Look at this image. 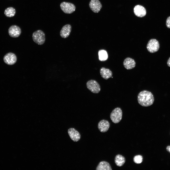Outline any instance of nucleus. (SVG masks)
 I'll return each mask as SVG.
<instances>
[{
    "instance_id": "obj_1",
    "label": "nucleus",
    "mask_w": 170,
    "mask_h": 170,
    "mask_svg": "<svg viewBox=\"0 0 170 170\" xmlns=\"http://www.w3.org/2000/svg\"><path fill=\"white\" fill-rule=\"evenodd\" d=\"M138 103L141 106L145 107L152 105L154 101V98L150 92L144 90L140 92L137 96Z\"/></svg>"
},
{
    "instance_id": "obj_2",
    "label": "nucleus",
    "mask_w": 170,
    "mask_h": 170,
    "mask_svg": "<svg viewBox=\"0 0 170 170\" xmlns=\"http://www.w3.org/2000/svg\"><path fill=\"white\" fill-rule=\"evenodd\" d=\"M32 37L34 41L39 45H42L45 42V34L42 30H38L34 32L33 34Z\"/></svg>"
},
{
    "instance_id": "obj_3",
    "label": "nucleus",
    "mask_w": 170,
    "mask_h": 170,
    "mask_svg": "<svg viewBox=\"0 0 170 170\" xmlns=\"http://www.w3.org/2000/svg\"><path fill=\"white\" fill-rule=\"evenodd\" d=\"M122 111L119 107H116L114 109L111 113L110 117L112 121L117 123L119 122L122 119Z\"/></svg>"
},
{
    "instance_id": "obj_4",
    "label": "nucleus",
    "mask_w": 170,
    "mask_h": 170,
    "mask_svg": "<svg viewBox=\"0 0 170 170\" xmlns=\"http://www.w3.org/2000/svg\"><path fill=\"white\" fill-rule=\"evenodd\" d=\"M87 88L92 93H98L101 90L100 86L96 81L91 80L88 81L86 84Z\"/></svg>"
},
{
    "instance_id": "obj_5",
    "label": "nucleus",
    "mask_w": 170,
    "mask_h": 170,
    "mask_svg": "<svg viewBox=\"0 0 170 170\" xmlns=\"http://www.w3.org/2000/svg\"><path fill=\"white\" fill-rule=\"evenodd\" d=\"M60 6L62 10L66 14H71L75 10L76 7L73 4L68 2H63L60 4Z\"/></svg>"
},
{
    "instance_id": "obj_6",
    "label": "nucleus",
    "mask_w": 170,
    "mask_h": 170,
    "mask_svg": "<svg viewBox=\"0 0 170 170\" xmlns=\"http://www.w3.org/2000/svg\"><path fill=\"white\" fill-rule=\"evenodd\" d=\"M160 45L158 41L154 39H150L147 46L148 50L151 53H154L157 51Z\"/></svg>"
},
{
    "instance_id": "obj_7",
    "label": "nucleus",
    "mask_w": 170,
    "mask_h": 170,
    "mask_svg": "<svg viewBox=\"0 0 170 170\" xmlns=\"http://www.w3.org/2000/svg\"><path fill=\"white\" fill-rule=\"evenodd\" d=\"M17 60L16 55L12 52L7 53L3 57V60L4 63L9 65L14 64L16 62Z\"/></svg>"
},
{
    "instance_id": "obj_8",
    "label": "nucleus",
    "mask_w": 170,
    "mask_h": 170,
    "mask_svg": "<svg viewBox=\"0 0 170 170\" xmlns=\"http://www.w3.org/2000/svg\"><path fill=\"white\" fill-rule=\"evenodd\" d=\"M21 33V30L20 27L16 25H12L10 26L8 29V33L11 37L16 38L18 37Z\"/></svg>"
},
{
    "instance_id": "obj_9",
    "label": "nucleus",
    "mask_w": 170,
    "mask_h": 170,
    "mask_svg": "<svg viewBox=\"0 0 170 170\" xmlns=\"http://www.w3.org/2000/svg\"><path fill=\"white\" fill-rule=\"evenodd\" d=\"M91 10L95 13H98L102 7V4L99 0H91L89 3Z\"/></svg>"
},
{
    "instance_id": "obj_10",
    "label": "nucleus",
    "mask_w": 170,
    "mask_h": 170,
    "mask_svg": "<svg viewBox=\"0 0 170 170\" xmlns=\"http://www.w3.org/2000/svg\"><path fill=\"white\" fill-rule=\"evenodd\" d=\"M134 12L137 17H142L145 16L146 13L145 9L143 6L139 5H136L134 8Z\"/></svg>"
},
{
    "instance_id": "obj_11",
    "label": "nucleus",
    "mask_w": 170,
    "mask_h": 170,
    "mask_svg": "<svg viewBox=\"0 0 170 170\" xmlns=\"http://www.w3.org/2000/svg\"><path fill=\"white\" fill-rule=\"evenodd\" d=\"M68 133L71 139L74 142L78 141L81 138L79 133L74 128H69L68 130Z\"/></svg>"
},
{
    "instance_id": "obj_12",
    "label": "nucleus",
    "mask_w": 170,
    "mask_h": 170,
    "mask_svg": "<svg viewBox=\"0 0 170 170\" xmlns=\"http://www.w3.org/2000/svg\"><path fill=\"white\" fill-rule=\"evenodd\" d=\"M72 29L71 25L69 24L66 25L62 28L60 31V36L64 38H66L68 37Z\"/></svg>"
},
{
    "instance_id": "obj_13",
    "label": "nucleus",
    "mask_w": 170,
    "mask_h": 170,
    "mask_svg": "<svg viewBox=\"0 0 170 170\" xmlns=\"http://www.w3.org/2000/svg\"><path fill=\"white\" fill-rule=\"evenodd\" d=\"M110 126L109 122L106 120L103 119L99 122L98 124V128L101 132H104L108 130Z\"/></svg>"
},
{
    "instance_id": "obj_14",
    "label": "nucleus",
    "mask_w": 170,
    "mask_h": 170,
    "mask_svg": "<svg viewBox=\"0 0 170 170\" xmlns=\"http://www.w3.org/2000/svg\"><path fill=\"white\" fill-rule=\"evenodd\" d=\"M136 62L134 60L129 57L126 58L123 62V65L124 67L128 70L134 68L136 66Z\"/></svg>"
},
{
    "instance_id": "obj_15",
    "label": "nucleus",
    "mask_w": 170,
    "mask_h": 170,
    "mask_svg": "<svg viewBox=\"0 0 170 170\" xmlns=\"http://www.w3.org/2000/svg\"><path fill=\"white\" fill-rule=\"evenodd\" d=\"M100 73L102 77L105 80L111 77L112 75V73L110 70L104 67L101 68Z\"/></svg>"
},
{
    "instance_id": "obj_16",
    "label": "nucleus",
    "mask_w": 170,
    "mask_h": 170,
    "mask_svg": "<svg viewBox=\"0 0 170 170\" xmlns=\"http://www.w3.org/2000/svg\"><path fill=\"white\" fill-rule=\"evenodd\" d=\"M111 166L108 162L105 161L100 162L97 166L96 170H112Z\"/></svg>"
},
{
    "instance_id": "obj_17",
    "label": "nucleus",
    "mask_w": 170,
    "mask_h": 170,
    "mask_svg": "<svg viewBox=\"0 0 170 170\" xmlns=\"http://www.w3.org/2000/svg\"><path fill=\"white\" fill-rule=\"evenodd\" d=\"M115 161L117 166H123L125 163V157L122 155L118 154L116 156Z\"/></svg>"
},
{
    "instance_id": "obj_18",
    "label": "nucleus",
    "mask_w": 170,
    "mask_h": 170,
    "mask_svg": "<svg viewBox=\"0 0 170 170\" xmlns=\"http://www.w3.org/2000/svg\"><path fill=\"white\" fill-rule=\"evenodd\" d=\"M16 13V10L13 8L12 7H8L5 9L4 11L5 15L8 17L14 16Z\"/></svg>"
},
{
    "instance_id": "obj_19",
    "label": "nucleus",
    "mask_w": 170,
    "mask_h": 170,
    "mask_svg": "<svg viewBox=\"0 0 170 170\" xmlns=\"http://www.w3.org/2000/svg\"><path fill=\"white\" fill-rule=\"evenodd\" d=\"M99 60L101 61L106 60L108 58V55L106 51L103 50H99L98 52Z\"/></svg>"
},
{
    "instance_id": "obj_20",
    "label": "nucleus",
    "mask_w": 170,
    "mask_h": 170,
    "mask_svg": "<svg viewBox=\"0 0 170 170\" xmlns=\"http://www.w3.org/2000/svg\"><path fill=\"white\" fill-rule=\"evenodd\" d=\"M143 158L140 155H136L133 158V161L136 163L139 164L141 163L142 162Z\"/></svg>"
},
{
    "instance_id": "obj_21",
    "label": "nucleus",
    "mask_w": 170,
    "mask_h": 170,
    "mask_svg": "<svg viewBox=\"0 0 170 170\" xmlns=\"http://www.w3.org/2000/svg\"><path fill=\"white\" fill-rule=\"evenodd\" d=\"M166 25L168 28H170V16L167 18L166 21Z\"/></svg>"
},
{
    "instance_id": "obj_22",
    "label": "nucleus",
    "mask_w": 170,
    "mask_h": 170,
    "mask_svg": "<svg viewBox=\"0 0 170 170\" xmlns=\"http://www.w3.org/2000/svg\"><path fill=\"white\" fill-rule=\"evenodd\" d=\"M166 149L167 151L170 153V146H167L166 148Z\"/></svg>"
},
{
    "instance_id": "obj_23",
    "label": "nucleus",
    "mask_w": 170,
    "mask_h": 170,
    "mask_svg": "<svg viewBox=\"0 0 170 170\" xmlns=\"http://www.w3.org/2000/svg\"><path fill=\"white\" fill-rule=\"evenodd\" d=\"M168 65L169 67H170V57L168 59L167 62Z\"/></svg>"
},
{
    "instance_id": "obj_24",
    "label": "nucleus",
    "mask_w": 170,
    "mask_h": 170,
    "mask_svg": "<svg viewBox=\"0 0 170 170\" xmlns=\"http://www.w3.org/2000/svg\"><path fill=\"white\" fill-rule=\"evenodd\" d=\"M112 78H113V77H112Z\"/></svg>"
}]
</instances>
